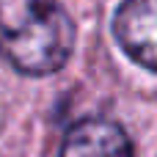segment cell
<instances>
[{
  "mask_svg": "<svg viewBox=\"0 0 157 157\" xmlns=\"http://www.w3.org/2000/svg\"><path fill=\"white\" fill-rule=\"evenodd\" d=\"M58 157H132V144L116 121L91 116L69 127Z\"/></svg>",
  "mask_w": 157,
  "mask_h": 157,
  "instance_id": "3",
  "label": "cell"
},
{
  "mask_svg": "<svg viewBox=\"0 0 157 157\" xmlns=\"http://www.w3.org/2000/svg\"><path fill=\"white\" fill-rule=\"evenodd\" d=\"M77 41L69 11L55 0H0V52L22 75L66 66Z\"/></svg>",
  "mask_w": 157,
  "mask_h": 157,
  "instance_id": "1",
  "label": "cell"
},
{
  "mask_svg": "<svg viewBox=\"0 0 157 157\" xmlns=\"http://www.w3.org/2000/svg\"><path fill=\"white\" fill-rule=\"evenodd\" d=\"M113 36L127 58L157 72V0H124L113 17Z\"/></svg>",
  "mask_w": 157,
  "mask_h": 157,
  "instance_id": "2",
  "label": "cell"
}]
</instances>
